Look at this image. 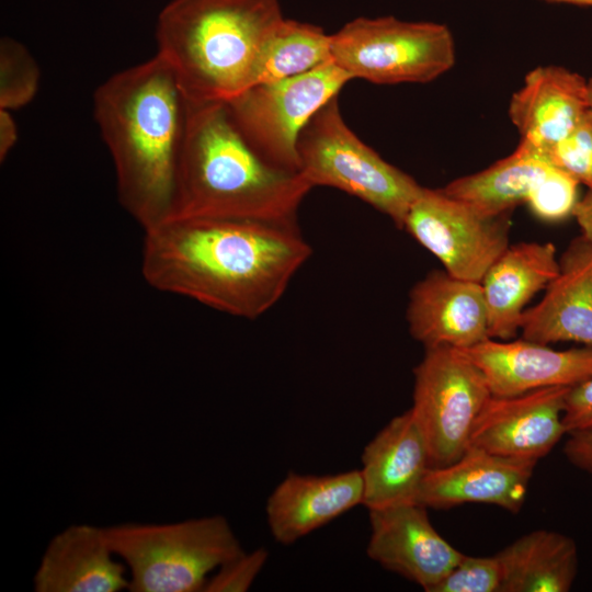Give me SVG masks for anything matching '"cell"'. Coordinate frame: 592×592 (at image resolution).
Wrapping results in <instances>:
<instances>
[{"instance_id":"6da1fadb","label":"cell","mask_w":592,"mask_h":592,"mask_svg":"<svg viewBox=\"0 0 592 592\" xmlns=\"http://www.w3.org/2000/svg\"><path fill=\"white\" fill-rule=\"evenodd\" d=\"M144 231L151 287L246 319L273 307L312 252L296 219L173 217Z\"/></svg>"},{"instance_id":"7a4b0ae2","label":"cell","mask_w":592,"mask_h":592,"mask_svg":"<svg viewBox=\"0 0 592 592\" xmlns=\"http://www.w3.org/2000/svg\"><path fill=\"white\" fill-rule=\"evenodd\" d=\"M94 118L116 175L118 201L144 230L173 214L190 102L156 54L94 92Z\"/></svg>"},{"instance_id":"3957f363","label":"cell","mask_w":592,"mask_h":592,"mask_svg":"<svg viewBox=\"0 0 592 592\" xmlns=\"http://www.w3.org/2000/svg\"><path fill=\"white\" fill-rule=\"evenodd\" d=\"M311 189L254 150L226 102H190L170 218L296 219Z\"/></svg>"},{"instance_id":"277c9868","label":"cell","mask_w":592,"mask_h":592,"mask_svg":"<svg viewBox=\"0 0 592 592\" xmlns=\"http://www.w3.org/2000/svg\"><path fill=\"white\" fill-rule=\"evenodd\" d=\"M283 20L280 0H172L158 16L157 54L189 102H228L250 88Z\"/></svg>"},{"instance_id":"5b68a950","label":"cell","mask_w":592,"mask_h":592,"mask_svg":"<svg viewBox=\"0 0 592 592\" xmlns=\"http://www.w3.org/2000/svg\"><path fill=\"white\" fill-rule=\"evenodd\" d=\"M125 563L130 592H200L209 574L244 550L221 515L174 523L103 526Z\"/></svg>"},{"instance_id":"8992f818","label":"cell","mask_w":592,"mask_h":592,"mask_svg":"<svg viewBox=\"0 0 592 592\" xmlns=\"http://www.w3.org/2000/svg\"><path fill=\"white\" fill-rule=\"evenodd\" d=\"M297 151L299 173L311 187L330 186L357 197L401 229L423 189L353 133L342 117L338 96L304 127Z\"/></svg>"},{"instance_id":"52a82bcc","label":"cell","mask_w":592,"mask_h":592,"mask_svg":"<svg viewBox=\"0 0 592 592\" xmlns=\"http://www.w3.org/2000/svg\"><path fill=\"white\" fill-rule=\"evenodd\" d=\"M331 59L352 80L428 83L453 68L456 48L443 23L357 18L331 34Z\"/></svg>"},{"instance_id":"ba28073f","label":"cell","mask_w":592,"mask_h":592,"mask_svg":"<svg viewBox=\"0 0 592 592\" xmlns=\"http://www.w3.org/2000/svg\"><path fill=\"white\" fill-rule=\"evenodd\" d=\"M351 80L330 59L301 75L252 86L226 103L239 129L263 159L299 172L300 133Z\"/></svg>"},{"instance_id":"9c48e42d","label":"cell","mask_w":592,"mask_h":592,"mask_svg":"<svg viewBox=\"0 0 592 592\" xmlns=\"http://www.w3.org/2000/svg\"><path fill=\"white\" fill-rule=\"evenodd\" d=\"M413 374L411 410L424 434L431 467L449 465L468 448L475 422L492 396L487 379L451 346L425 348Z\"/></svg>"},{"instance_id":"30bf717a","label":"cell","mask_w":592,"mask_h":592,"mask_svg":"<svg viewBox=\"0 0 592 592\" xmlns=\"http://www.w3.org/2000/svg\"><path fill=\"white\" fill-rule=\"evenodd\" d=\"M510 214L485 215L441 189L423 187L403 224L453 276L481 282L509 243Z\"/></svg>"},{"instance_id":"8fae6325","label":"cell","mask_w":592,"mask_h":592,"mask_svg":"<svg viewBox=\"0 0 592 592\" xmlns=\"http://www.w3.org/2000/svg\"><path fill=\"white\" fill-rule=\"evenodd\" d=\"M569 389L549 387L516 396H491L475 422L469 446L537 463L567 434L562 415Z\"/></svg>"},{"instance_id":"7c38bea8","label":"cell","mask_w":592,"mask_h":592,"mask_svg":"<svg viewBox=\"0 0 592 592\" xmlns=\"http://www.w3.org/2000/svg\"><path fill=\"white\" fill-rule=\"evenodd\" d=\"M426 509L417 502H403L368 510L366 553L383 568L431 592L464 554L437 533Z\"/></svg>"},{"instance_id":"4fadbf2b","label":"cell","mask_w":592,"mask_h":592,"mask_svg":"<svg viewBox=\"0 0 592 592\" xmlns=\"http://www.w3.org/2000/svg\"><path fill=\"white\" fill-rule=\"evenodd\" d=\"M459 351L483 373L496 397L573 387L592 377V346L560 351L524 338H489Z\"/></svg>"},{"instance_id":"5bb4252c","label":"cell","mask_w":592,"mask_h":592,"mask_svg":"<svg viewBox=\"0 0 592 592\" xmlns=\"http://www.w3.org/2000/svg\"><path fill=\"white\" fill-rule=\"evenodd\" d=\"M535 465L469 446L454 463L426 471L414 502L435 510L486 503L516 513L525 502Z\"/></svg>"},{"instance_id":"9a60e30c","label":"cell","mask_w":592,"mask_h":592,"mask_svg":"<svg viewBox=\"0 0 592 592\" xmlns=\"http://www.w3.org/2000/svg\"><path fill=\"white\" fill-rule=\"evenodd\" d=\"M410 334L424 348L463 350L489 339L488 312L480 282L433 270L410 291Z\"/></svg>"},{"instance_id":"2e32d148","label":"cell","mask_w":592,"mask_h":592,"mask_svg":"<svg viewBox=\"0 0 592 592\" xmlns=\"http://www.w3.org/2000/svg\"><path fill=\"white\" fill-rule=\"evenodd\" d=\"M522 338L550 344L592 346V242L574 238L559 259V272L543 298L524 310Z\"/></svg>"},{"instance_id":"e0dca14e","label":"cell","mask_w":592,"mask_h":592,"mask_svg":"<svg viewBox=\"0 0 592 592\" xmlns=\"http://www.w3.org/2000/svg\"><path fill=\"white\" fill-rule=\"evenodd\" d=\"M362 465V504L368 510L414 502L431 463L411 408L391 419L365 446Z\"/></svg>"},{"instance_id":"ac0fdd59","label":"cell","mask_w":592,"mask_h":592,"mask_svg":"<svg viewBox=\"0 0 592 592\" xmlns=\"http://www.w3.org/2000/svg\"><path fill=\"white\" fill-rule=\"evenodd\" d=\"M125 563L113 553L103 527L73 524L46 546L33 578L35 592L128 590Z\"/></svg>"},{"instance_id":"d6986e66","label":"cell","mask_w":592,"mask_h":592,"mask_svg":"<svg viewBox=\"0 0 592 592\" xmlns=\"http://www.w3.org/2000/svg\"><path fill=\"white\" fill-rule=\"evenodd\" d=\"M588 111V80L565 67L548 65L526 73L510 100L508 114L521 140L544 152Z\"/></svg>"},{"instance_id":"ffe728a7","label":"cell","mask_w":592,"mask_h":592,"mask_svg":"<svg viewBox=\"0 0 592 592\" xmlns=\"http://www.w3.org/2000/svg\"><path fill=\"white\" fill-rule=\"evenodd\" d=\"M361 470L334 475L289 473L267 499L266 517L274 539L291 545L363 503Z\"/></svg>"},{"instance_id":"44dd1931","label":"cell","mask_w":592,"mask_h":592,"mask_svg":"<svg viewBox=\"0 0 592 592\" xmlns=\"http://www.w3.org/2000/svg\"><path fill=\"white\" fill-rule=\"evenodd\" d=\"M551 242L510 244L481 280L488 312L489 338L513 339L521 328L525 306L559 272Z\"/></svg>"},{"instance_id":"7402d4cb","label":"cell","mask_w":592,"mask_h":592,"mask_svg":"<svg viewBox=\"0 0 592 592\" xmlns=\"http://www.w3.org/2000/svg\"><path fill=\"white\" fill-rule=\"evenodd\" d=\"M553 166L540 149L521 140L508 157L479 172L455 179L441 190L485 215H505L526 203Z\"/></svg>"},{"instance_id":"603a6c76","label":"cell","mask_w":592,"mask_h":592,"mask_svg":"<svg viewBox=\"0 0 592 592\" xmlns=\"http://www.w3.org/2000/svg\"><path fill=\"white\" fill-rule=\"evenodd\" d=\"M502 592H567L578 572L576 542L561 533L533 531L497 553Z\"/></svg>"},{"instance_id":"cb8c5ba5","label":"cell","mask_w":592,"mask_h":592,"mask_svg":"<svg viewBox=\"0 0 592 592\" xmlns=\"http://www.w3.org/2000/svg\"><path fill=\"white\" fill-rule=\"evenodd\" d=\"M331 59V35L315 24L285 19L266 41L250 87L307 72Z\"/></svg>"},{"instance_id":"d4e9b609","label":"cell","mask_w":592,"mask_h":592,"mask_svg":"<svg viewBox=\"0 0 592 592\" xmlns=\"http://www.w3.org/2000/svg\"><path fill=\"white\" fill-rule=\"evenodd\" d=\"M39 83V68L18 41H0V109L16 110L30 103Z\"/></svg>"},{"instance_id":"484cf974","label":"cell","mask_w":592,"mask_h":592,"mask_svg":"<svg viewBox=\"0 0 592 592\" xmlns=\"http://www.w3.org/2000/svg\"><path fill=\"white\" fill-rule=\"evenodd\" d=\"M579 182L553 166L526 200L532 214L544 221H560L572 215Z\"/></svg>"},{"instance_id":"4316f807","label":"cell","mask_w":592,"mask_h":592,"mask_svg":"<svg viewBox=\"0 0 592 592\" xmlns=\"http://www.w3.org/2000/svg\"><path fill=\"white\" fill-rule=\"evenodd\" d=\"M558 169L592 189V114L590 111L559 141L544 151Z\"/></svg>"},{"instance_id":"83f0119b","label":"cell","mask_w":592,"mask_h":592,"mask_svg":"<svg viewBox=\"0 0 592 592\" xmlns=\"http://www.w3.org/2000/svg\"><path fill=\"white\" fill-rule=\"evenodd\" d=\"M503 569L497 556L464 555L431 592H502Z\"/></svg>"},{"instance_id":"f1b7e54d","label":"cell","mask_w":592,"mask_h":592,"mask_svg":"<svg viewBox=\"0 0 592 592\" xmlns=\"http://www.w3.org/2000/svg\"><path fill=\"white\" fill-rule=\"evenodd\" d=\"M267 555L264 548H258L250 554L243 551L219 567L215 574L209 577L204 591H247L263 568Z\"/></svg>"},{"instance_id":"f546056e","label":"cell","mask_w":592,"mask_h":592,"mask_svg":"<svg viewBox=\"0 0 592 592\" xmlns=\"http://www.w3.org/2000/svg\"><path fill=\"white\" fill-rule=\"evenodd\" d=\"M562 422L567 434L592 428V377L568 390Z\"/></svg>"},{"instance_id":"4dcf8cb0","label":"cell","mask_w":592,"mask_h":592,"mask_svg":"<svg viewBox=\"0 0 592 592\" xmlns=\"http://www.w3.org/2000/svg\"><path fill=\"white\" fill-rule=\"evenodd\" d=\"M565 444V455L576 467L592 474V428L572 432Z\"/></svg>"},{"instance_id":"1f68e13d","label":"cell","mask_w":592,"mask_h":592,"mask_svg":"<svg viewBox=\"0 0 592 592\" xmlns=\"http://www.w3.org/2000/svg\"><path fill=\"white\" fill-rule=\"evenodd\" d=\"M571 216L579 225L581 236L592 242V189L578 200Z\"/></svg>"},{"instance_id":"d6a6232c","label":"cell","mask_w":592,"mask_h":592,"mask_svg":"<svg viewBox=\"0 0 592 592\" xmlns=\"http://www.w3.org/2000/svg\"><path fill=\"white\" fill-rule=\"evenodd\" d=\"M18 139L16 124L9 110L0 109V160L3 161Z\"/></svg>"},{"instance_id":"836d02e7","label":"cell","mask_w":592,"mask_h":592,"mask_svg":"<svg viewBox=\"0 0 592 592\" xmlns=\"http://www.w3.org/2000/svg\"><path fill=\"white\" fill-rule=\"evenodd\" d=\"M549 2L568 3L582 7H592V0H546Z\"/></svg>"},{"instance_id":"e575fe53","label":"cell","mask_w":592,"mask_h":592,"mask_svg":"<svg viewBox=\"0 0 592 592\" xmlns=\"http://www.w3.org/2000/svg\"><path fill=\"white\" fill-rule=\"evenodd\" d=\"M588 102H589V111L592 114V77L588 79Z\"/></svg>"}]
</instances>
